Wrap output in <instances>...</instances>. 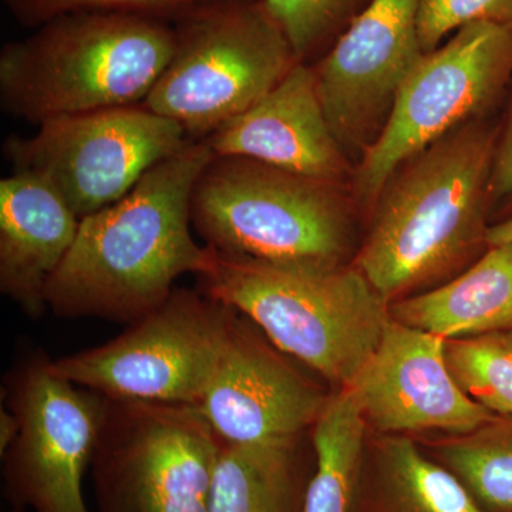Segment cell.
I'll return each mask as SVG.
<instances>
[{"instance_id":"obj_1","label":"cell","mask_w":512,"mask_h":512,"mask_svg":"<svg viewBox=\"0 0 512 512\" xmlns=\"http://www.w3.org/2000/svg\"><path fill=\"white\" fill-rule=\"evenodd\" d=\"M215 157L205 140L154 165L121 200L80 220L73 247L47 286V308L64 319L130 323L201 275L212 249L192 237L191 201Z\"/></svg>"},{"instance_id":"obj_2","label":"cell","mask_w":512,"mask_h":512,"mask_svg":"<svg viewBox=\"0 0 512 512\" xmlns=\"http://www.w3.org/2000/svg\"><path fill=\"white\" fill-rule=\"evenodd\" d=\"M500 117L464 124L387 178L352 265L392 303L450 281L488 248Z\"/></svg>"},{"instance_id":"obj_3","label":"cell","mask_w":512,"mask_h":512,"mask_svg":"<svg viewBox=\"0 0 512 512\" xmlns=\"http://www.w3.org/2000/svg\"><path fill=\"white\" fill-rule=\"evenodd\" d=\"M177 30L160 18L70 13L0 52V104L30 123L143 104L173 59Z\"/></svg>"},{"instance_id":"obj_4","label":"cell","mask_w":512,"mask_h":512,"mask_svg":"<svg viewBox=\"0 0 512 512\" xmlns=\"http://www.w3.org/2000/svg\"><path fill=\"white\" fill-rule=\"evenodd\" d=\"M198 278L202 292L237 309L335 389L353 383L392 318L390 303L352 262L292 268L212 249Z\"/></svg>"},{"instance_id":"obj_5","label":"cell","mask_w":512,"mask_h":512,"mask_svg":"<svg viewBox=\"0 0 512 512\" xmlns=\"http://www.w3.org/2000/svg\"><path fill=\"white\" fill-rule=\"evenodd\" d=\"M363 217L352 185L215 156L191 201L192 228L228 255L292 268L348 265Z\"/></svg>"},{"instance_id":"obj_6","label":"cell","mask_w":512,"mask_h":512,"mask_svg":"<svg viewBox=\"0 0 512 512\" xmlns=\"http://www.w3.org/2000/svg\"><path fill=\"white\" fill-rule=\"evenodd\" d=\"M184 16L173 59L143 104L191 140L241 116L301 63L262 0H215Z\"/></svg>"},{"instance_id":"obj_7","label":"cell","mask_w":512,"mask_h":512,"mask_svg":"<svg viewBox=\"0 0 512 512\" xmlns=\"http://www.w3.org/2000/svg\"><path fill=\"white\" fill-rule=\"evenodd\" d=\"M222 447L195 406L104 397L90 464L97 512H210Z\"/></svg>"},{"instance_id":"obj_8","label":"cell","mask_w":512,"mask_h":512,"mask_svg":"<svg viewBox=\"0 0 512 512\" xmlns=\"http://www.w3.org/2000/svg\"><path fill=\"white\" fill-rule=\"evenodd\" d=\"M511 86L512 32L501 26L471 23L426 53L356 165L352 191L363 218L400 164L456 128L495 116Z\"/></svg>"},{"instance_id":"obj_9","label":"cell","mask_w":512,"mask_h":512,"mask_svg":"<svg viewBox=\"0 0 512 512\" xmlns=\"http://www.w3.org/2000/svg\"><path fill=\"white\" fill-rule=\"evenodd\" d=\"M237 316L205 292L175 288L117 338L53 360V369L110 399L198 407Z\"/></svg>"},{"instance_id":"obj_10","label":"cell","mask_w":512,"mask_h":512,"mask_svg":"<svg viewBox=\"0 0 512 512\" xmlns=\"http://www.w3.org/2000/svg\"><path fill=\"white\" fill-rule=\"evenodd\" d=\"M19 433L2 457L12 512H90L83 478L92 464L104 397L60 376L42 349L19 350L2 389Z\"/></svg>"},{"instance_id":"obj_11","label":"cell","mask_w":512,"mask_h":512,"mask_svg":"<svg viewBox=\"0 0 512 512\" xmlns=\"http://www.w3.org/2000/svg\"><path fill=\"white\" fill-rule=\"evenodd\" d=\"M29 137L3 144L15 173L42 178L84 217L121 200L191 138L183 126L144 104L56 117Z\"/></svg>"},{"instance_id":"obj_12","label":"cell","mask_w":512,"mask_h":512,"mask_svg":"<svg viewBox=\"0 0 512 512\" xmlns=\"http://www.w3.org/2000/svg\"><path fill=\"white\" fill-rule=\"evenodd\" d=\"M420 0H372L311 63L316 92L356 165L383 133L397 96L423 59Z\"/></svg>"},{"instance_id":"obj_13","label":"cell","mask_w":512,"mask_h":512,"mask_svg":"<svg viewBox=\"0 0 512 512\" xmlns=\"http://www.w3.org/2000/svg\"><path fill=\"white\" fill-rule=\"evenodd\" d=\"M446 345L440 336L390 318L375 353L348 387L367 426L384 436L423 431L458 436L494 419L451 375Z\"/></svg>"},{"instance_id":"obj_14","label":"cell","mask_w":512,"mask_h":512,"mask_svg":"<svg viewBox=\"0 0 512 512\" xmlns=\"http://www.w3.org/2000/svg\"><path fill=\"white\" fill-rule=\"evenodd\" d=\"M238 312L220 366L197 409L225 444L289 440L311 431L328 403L274 343Z\"/></svg>"},{"instance_id":"obj_15","label":"cell","mask_w":512,"mask_h":512,"mask_svg":"<svg viewBox=\"0 0 512 512\" xmlns=\"http://www.w3.org/2000/svg\"><path fill=\"white\" fill-rule=\"evenodd\" d=\"M215 156L242 157L352 185L356 163L330 126L311 64L298 63L264 99L205 138Z\"/></svg>"},{"instance_id":"obj_16","label":"cell","mask_w":512,"mask_h":512,"mask_svg":"<svg viewBox=\"0 0 512 512\" xmlns=\"http://www.w3.org/2000/svg\"><path fill=\"white\" fill-rule=\"evenodd\" d=\"M80 218L42 178L0 181V291L30 319L47 311V286L73 247Z\"/></svg>"},{"instance_id":"obj_17","label":"cell","mask_w":512,"mask_h":512,"mask_svg":"<svg viewBox=\"0 0 512 512\" xmlns=\"http://www.w3.org/2000/svg\"><path fill=\"white\" fill-rule=\"evenodd\" d=\"M397 322L446 340L512 329V244L495 245L444 284L390 303Z\"/></svg>"},{"instance_id":"obj_18","label":"cell","mask_w":512,"mask_h":512,"mask_svg":"<svg viewBox=\"0 0 512 512\" xmlns=\"http://www.w3.org/2000/svg\"><path fill=\"white\" fill-rule=\"evenodd\" d=\"M353 512H484L466 485L402 434L365 453Z\"/></svg>"},{"instance_id":"obj_19","label":"cell","mask_w":512,"mask_h":512,"mask_svg":"<svg viewBox=\"0 0 512 512\" xmlns=\"http://www.w3.org/2000/svg\"><path fill=\"white\" fill-rule=\"evenodd\" d=\"M302 437L224 443L215 468L210 512H303L315 458L306 463Z\"/></svg>"},{"instance_id":"obj_20","label":"cell","mask_w":512,"mask_h":512,"mask_svg":"<svg viewBox=\"0 0 512 512\" xmlns=\"http://www.w3.org/2000/svg\"><path fill=\"white\" fill-rule=\"evenodd\" d=\"M366 430L367 421L352 390H333L311 430L315 468L303 512H353Z\"/></svg>"},{"instance_id":"obj_21","label":"cell","mask_w":512,"mask_h":512,"mask_svg":"<svg viewBox=\"0 0 512 512\" xmlns=\"http://www.w3.org/2000/svg\"><path fill=\"white\" fill-rule=\"evenodd\" d=\"M434 460L456 474L484 512H512V417L434 441Z\"/></svg>"},{"instance_id":"obj_22","label":"cell","mask_w":512,"mask_h":512,"mask_svg":"<svg viewBox=\"0 0 512 512\" xmlns=\"http://www.w3.org/2000/svg\"><path fill=\"white\" fill-rule=\"evenodd\" d=\"M451 375L478 404L495 416L512 417V332L447 340Z\"/></svg>"},{"instance_id":"obj_23","label":"cell","mask_w":512,"mask_h":512,"mask_svg":"<svg viewBox=\"0 0 512 512\" xmlns=\"http://www.w3.org/2000/svg\"><path fill=\"white\" fill-rule=\"evenodd\" d=\"M372 0H262L296 59L311 64L333 46Z\"/></svg>"},{"instance_id":"obj_24","label":"cell","mask_w":512,"mask_h":512,"mask_svg":"<svg viewBox=\"0 0 512 512\" xmlns=\"http://www.w3.org/2000/svg\"><path fill=\"white\" fill-rule=\"evenodd\" d=\"M23 25L42 26L70 13H127L160 18L170 13L191 12L215 0H5Z\"/></svg>"},{"instance_id":"obj_25","label":"cell","mask_w":512,"mask_h":512,"mask_svg":"<svg viewBox=\"0 0 512 512\" xmlns=\"http://www.w3.org/2000/svg\"><path fill=\"white\" fill-rule=\"evenodd\" d=\"M481 22L512 32V0H420L424 53L433 52L458 29Z\"/></svg>"},{"instance_id":"obj_26","label":"cell","mask_w":512,"mask_h":512,"mask_svg":"<svg viewBox=\"0 0 512 512\" xmlns=\"http://www.w3.org/2000/svg\"><path fill=\"white\" fill-rule=\"evenodd\" d=\"M512 194V86L504 103V111L500 117V133H498L497 154L493 181H491V198L494 212ZM494 218V217H493Z\"/></svg>"},{"instance_id":"obj_27","label":"cell","mask_w":512,"mask_h":512,"mask_svg":"<svg viewBox=\"0 0 512 512\" xmlns=\"http://www.w3.org/2000/svg\"><path fill=\"white\" fill-rule=\"evenodd\" d=\"M18 433L19 423L15 414L10 412L8 407H2V410H0V454L8 450Z\"/></svg>"},{"instance_id":"obj_28","label":"cell","mask_w":512,"mask_h":512,"mask_svg":"<svg viewBox=\"0 0 512 512\" xmlns=\"http://www.w3.org/2000/svg\"><path fill=\"white\" fill-rule=\"evenodd\" d=\"M512 244V217L495 221L488 231V247Z\"/></svg>"},{"instance_id":"obj_29","label":"cell","mask_w":512,"mask_h":512,"mask_svg":"<svg viewBox=\"0 0 512 512\" xmlns=\"http://www.w3.org/2000/svg\"><path fill=\"white\" fill-rule=\"evenodd\" d=\"M512 217V194L494 212L493 222Z\"/></svg>"},{"instance_id":"obj_30","label":"cell","mask_w":512,"mask_h":512,"mask_svg":"<svg viewBox=\"0 0 512 512\" xmlns=\"http://www.w3.org/2000/svg\"><path fill=\"white\" fill-rule=\"evenodd\" d=\"M511 332H512V329H511Z\"/></svg>"}]
</instances>
